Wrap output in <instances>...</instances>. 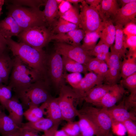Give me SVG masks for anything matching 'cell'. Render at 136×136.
Listing matches in <instances>:
<instances>
[{
	"instance_id": "14",
	"label": "cell",
	"mask_w": 136,
	"mask_h": 136,
	"mask_svg": "<svg viewBox=\"0 0 136 136\" xmlns=\"http://www.w3.org/2000/svg\"><path fill=\"white\" fill-rule=\"evenodd\" d=\"M126 92L121 85L116 84L113 86L96 106L107 109L111 107L120 100Z\"/></svg>"
},
{
	"instance_id": "45",
	"label": "cell",
	"mask_w": 136,
	"mask_h": 136,
	"mask_svg": "<svg viewBox=\"0 0 136 136\" xmlns=\"http://www.w3.org/2000/svg\"><path fill=\"white\" fill-rule=\"evenodd\" d=\"M124 26L123 31L124 34L127 36H136V25L135 23H130Z\"/></svg>"
},
{
	"instance_id": "6",
	"label": "cell",
	"mask_w": 136,
	"mask_h": 136,
	"mask_svg": "<svg viewBox=\"0 0 136 136\" xmlns=\"http://www.w3.org/2000/svg\"><path fill=\"white\" fill-rule=\"evenodd\" d=\"M57 101L61 112L62 120L67 122L73 121L78 113L74 105V101L81 99L73 88L64 85L59 89Z\"/></svg>"
},
{
	"instance_id": "16",
	"label": "cell",
	"mask_w": 136,
	"mask_h": 136,
	"mask_svg": "<svg viewBox=\"0 0 136 136\" xmlns=\"http://www.w3.org/2000/svg\"><path fill=\"white\" fill-rule=\"evenodd\" d=\"M107 110L112 121L121 123L128 120L136 121L135 112L129 111L126 108L124 99L118 105L107 108Z\"/></svg>"
},
{
	"instance_id": "27",
	"label": "cell",
	"mask_w": 136,
	"mask_h": 136,
	"mask_svg": "<svg viewBox=\"0 0 136 136\" xmlns=\"http://www.w3.org/2000/svg\"><path fill=\"white\" fill-rule=\"evenodd\" d=\"M53 125V122L51 120L43 117L35 122L22 123L20 128L28 129L38 132L41 131L44 132Z\"/></svg>"
},
{
	"instance_id": "28",
	"label": "cell",
	"mask_w": 136,
	"mask_h": 136,
	"mask_svg": "<svg viewBox=\"0 0 136 136\" xmlns=\"http://www.w3.org/2000/svg\"><path fill=\"white\" fill-rule=\"evenodd\" d=\"M121 62V77L124 79L136 72V55H126Z\"/></svg>"
},
{
	"instance_id": "34",
	"label": "cell",
	"mask_w": 136,
	"mask_h": 136,
	"mask_svg": "<svg viewBox=\"0 0 136 136\" xmlns=\"http://www.w3.org/2000/svg\"><path fill=\"white\" fill-rule=\"evenodd\" d=\"M24 116L29 121L34 122L43 117V112L40 107L31 106L24 112Z\"/></svg>"
},
{
	"instance_id": "53",
	"label": "cell",
	"mask_w": 136,
	"mask_h": 136,
	"mask_svg": "<svg viewBox=\"0 0 136 136\" xmlns=\"http://www.w3.org/2000/svg\"><path fill=\"white\" fill-rule=\"evenodd\" d=\"M121 5V7L131 3L136 2V0H118Z\"/></svg>"
},
{
	"instance_id": "18",
	"label": "cell",
	"mask_w": 136,
	"mask_h": 136,
	"mask_svg": "<svg viewBox=\"0 0 136 136\" xmlns=\"http://www.w3.org/2000/svg\"><path fill=\"white\" fill-rule=\"evenodd\" d=\"M5 109L9 113L8 116L20 128L24 116L23 108L16 96H12L7 103Z\"/></svg>"
},
{
	"instance_id": "57",
	"label": "cell",
	"mask_w": 136,
	"mask_h": 136,
	"mask_svg": "<svg viewBox=\"0 0 136 136\" xmlns=\"http://www.w3.org/2000/svg\"><path fill=\"white\" fill-rule=\"evenodd\" d=\"M4 108L2 106L0 105V113L3 111L4 109Z\"/></svg>"
},
{
	"instance_id": "24",
	"label": "cell",
	"mask_w": 136,
	"mask_h": 136,
	"mask_svg": "<svg viewBox=\"0 0 136 136\" xmlns=\"http://www.w3.org/2000/svg\"><path fill=\"white\" fill-rule=\"evenodd\" d=\"M78 113L80 136H98V129L94 123L86 115Z\"/></svg>"
},
{
	"instance_id": "5",
	"label": "cell",
	"mask_w": 136,
	"mask_h": 136,
	"mask_svg": "<svg viewBox=\"0 0 136 136\" xmlns=\"http://www.w3.org/2000/svg\"><path fill=\"white\" fill-rule=\"evenodd\" d=\"M78 112L86 115L94 123L98 129V136H107L110 132L112 120L107 108L86 106Z\"/></svg>"
},
{
	"instance_id": "61",
	"label": "cell",
	"mask_w": 136,
	"mask_h": 136,
	"mask_svg": "<svg viewBox=\"0 0 136 136\" xmlns=\"http://www.w3.org/2000/svg\"><path fill=\"white\" fill-rule=\"evenodd\" d=\"M0 83H2L0 81Z\"/></svg>"
},
{
	"instance_id": "43",
	"label": "cell",
	"mask_w": 136,
	"mask_h": 136,
	"mask_svg": "<svg viewBox=\"0 0 136 136\" xmlns=\"http://www.w3.org/2000/svg\"><path fill=\"white\" fill-rule=\"evenodd\" d=\"M135 121L128 120L122 123L124 125L128 133L131 136H136V125Z\"/></svg>"
},
{
	"instance_id": "41",
	"label": "cell",
	"mask_w": 136,
	"mask_h": 136,
	"mask_svg": "<svg viewBox=\"0 0 136 136\" xmlns=\"http://www.w3.org/2000/svg\"><path fill=\"white\" fill-rule=\"evenodd\" d=\"M125 45L127 48L129 49L127 55H136V36H127Z\"/></svg>"
},
{
	"instance_id": "1",
	"label": "cell",
	"mask_w": 136,
	"mask_h": 136,
	"mask_svg": "<svg viewBox=\"0 0 136 136\" xmlns=\"http://www.w3.org/2000/svg\"><path fill=\"white\" fill-rule=\"evenodd\" d=\"M6 39L8 47L14 56L39 73L45 80L47 56L45 52L43 50H38L24 43L16 42L11 38Z\"/></svg>"
},
{
	"instance_id": "50",
	"label": "cell",
	"mask_w": 136,
	"mask_h": 136,
	"mask_svg": "<svg viewBox=\"0 0 136 136\" xmlns=\"http://www.w3.org/2000/svg\"><path fill=\"white\" fill-rule=\"evenodd\" d=\"M7 47L6 40L0 33V53L7 51Z\"/></svg>"
},
{
	"instance_id": "25",
	"label": "cell",
	"mask_w": 136,
	"mask_h": 136,
	"mask_svg": "<svg viewBox=\"0 0 136 136\" xmlns=\"http://www.w3.org/2000/svg\"><path fill=\"white\" fill-rule=\"evenodd\" d=\"M13 62L7 51L0 53V80L2 83H8Z\"/></svg>"
},
{
	"instance_id": "33",
	"label": "cell",
	"mask_w": 136,
	"mask_h": 136,
	"mask_svg": "<svg viewBox=\"0 0 136 136\" xmlns=\"http://www.w3.org/2000/svg\"><path fill=\"white\" fill-rule=\"evenodd\" d=\"M59 14L60 17L78 26L80 21V12L77 6L72 5L67 11L63 13L59 12Z\"/></svg>"
},
{
	"instance_id": "51",
	"label": "cell",
	"mask_w": 136,
	"mask_h": 136,
	"mask_svg": "<svg viewBox=\"0 0 136 136\" xmlns=\"http://www.w3.org/2000/svg\"><path fill=\"white\" fill-rule=\"evenodd\" d=\"M101 0H85V3L90 7L96 9L97 11L99 9Z\"/></svg>"
},
{
	"instance_id": "44",
	"label": "cell",
	"mask_w": 136,
	"mask_h": 136,
	"mask_svg": "<svg viewBox=\"0 0 136 136\" xmlns=\"http://www.w3.org/2000/svg\"><path fill=\"white\" fill-rule=\"evenodd\" d=\"M102 61L96 57L92 58L85 66L87 71L95 73Z\"/></svg>"
},
{
	"instance_id": "19",
	"label": "cell",
	"mask_w": 136,
	"mask_h": 136,
	"mask_svg": "<svg viewBox=\"0 0 136 136\" xmlns=\"http://www.w3.org/2000/svg\"><path fill=\"white\" fill-rule=\"evenodd\" d=\"M43 11L47 27L52 30L60 17L58 5L55 0H45Z\"/></svg>"
},
{
	"instance_id": "58",
	"label": "cell",
	"mask_w": 136,
	"mask_h": 136,
	"mask_svg": "<svg viewBox=\"0 0 136 136\" xmlns=\"http://www.w3.org/2000/svg\"><path fill=\"white\" fill-rule=\"evenodd\" d=\"M57 3L59 5L63 1V0H55Z\"/></svg>"
},
{
	"instance_id": "47",
	"label": "cell",
	"mask_w": 136,
	"mask_h": 136,
	"mask_svg": "<svg viewBox=\"0 0 136 136\" xmlns=\"http://www.w3.org/2000/svg\"><path fill=\"white\" fill-rule=\"evenodd\" d=\"M71 4L66 0H63L58 5L59 12L63 13L68 10L72 6Z\"/></svg>"
},
{
	"instance_id": "4",
	"label": "cell",
	"mask_w": 136,
	"mask_h": 136,
	"mask_svg": "<svg viewBox=\"0 0 136 136\" xmlns=\"http://www.w3.org/2000/svg\"><path fill=\"white\" fill-rule=\"evenodd\" d=\"M46 26H36L22 31L17 36L19 42L41 51L51 41L53 35Z\"/></svg>"
},
{
	"instance_id": "26",
	"label": "cell",
	"mask_w": 136,
	"mask_h": 136,
	"mask_svg": "<svg viewBox=\"0 0 136 136\" xmlns=\"http://www.w3.org/2000/svg\"><path fill=\"white\" fill-rule=\"evenodd\" d=\"M115 26L116 29L115 44L113 47L121 58H124L128 52L125 45V39L123 31L124 28L120 25H116Z\"/></svg>"
},
{
	"instance_id": "2",
	"label": "cell",
	"mask_w": 136,
	"mask_h": 136,
	"mask_svg": "<svg viewBox=\"0 0 136 136\" xmlns=\"http://www.w3.org/2000/svg\"><path fill=\"white\" fill-rule=\"evenodd\" d=\"M49 86L45 81L40 80L13 91L23 108L27 109L30 106H38L52 97L50 94Z\"/></svg>"
},
{
	"instance_id": "39",
	"label": "cell",
	"mask_w": 136,
	"mask_h": 136,
	"mask_svg": "<svg viewBox=\"0 0 136 136\" xmlns=\"http://www.w3.org/2000/svg\"><path fill=\"white\" fill-rule=\"evenodd\" d=\"M64 77L68 83L72 87L75 88L82 78L81 73H72L69 74H64Z\"/></svg>"
},
{
	"instance_id": "15",
	"label": "cell",
	"mask_w": 136,
	"mask_h": 136,
	"mask_svg": "<svg viewBox=\"0 0 136 136\" xmlns=\"http://www.w3.org/2000/svg\"><path fill=\"white\" fill-rule=\"evenodd\" d=\"M40 107L42 109L44 115L52 121L53 125H59L62 119L57 98H51L42 104Z\"/></svg>"
},
{
	"instance_id": "35",
	"label": "cell",
	"mask_w": 136,
	"mask_h": 136,
	"mask_svg": "<svg viewBox=\"0 0 136 136\" xmlns=\"http://www.w3.org/2000/svg\"><path fill=\"white\" fill-rule=\"evenodd\" d=\"M120 83L130 92V94H136V72L121 80Z\"/></svg>"
},
{
	"instance_id": "12",
	"label": "cell",
	"mask_w": 136,
	"mask_h": 136,
	"mask_svg": "<svg viewBox=\"0 0 136 136\" xmlns=\"http://www.w3.org/2000/svg\"><path fill=\"white\" fill-rule=\"evenodd\" d=\"M104 77L92 72H89L82 78L75 87L73 89L80 98H83L85 94L96 85L103 83Z\"/></svg>"
},
{
	"instance_id": "54",
	"label": "cell",
	"mask_w": 136,
	"mask_h": 136,
	"mask_svg": "<svg viewBox=\"0 0 136 136\" xmlns=\"http://www.w3.org/2000/svg\"><path fill=\"white\" fill-rule=\"evenodd\" d=\"M54 136H69L64 131L61 129L60 130H57Z\"/></svg>"
},
{
	"instance_id": "40",
	"label": "cell",
	"mask_w": 136,
	"mask_h": 136,
	"mask_svg": "<svg viewBox=\"0 0 136 136\" xmlns=\"http://www.w3.org/2000/svg\"><path fill=\"white\" fill-rule=\"evenodd\" d=\"M109 48L108 45L100 40L94 48L88 52L90 56L96 57L98 54L103 52L109 53Z\"/></svg>"
},
{
	"instance_id": "36",
	"label": "cell",
	"mask_w": 136,
	"mask_h": 136,
	"mask_svg": "<svg viewBox=\"0 0 136 136\" xmlns=\"http://www.w3.org/2000/svg\"><path fill=\"white\" fill-rule=\"evenodd\" d=\"M12 89L9 85L0 83V103L4 109L8 101L12 98Z\"/></svg>"
},
{
	"instance_id": "52",
	"label": "cell",
	"mask_w": 136,
	"mask_h": 136,
	"mask_svg": "<svg viewBox=\"0 0 136 136\" xmlns=\"http://www.w3.org/2000/svg\"><path fill=\"white\" fill-rule=\"evenodd\" d=\"M3 136H22L21 130L19 129Z\"/></svg>"
},
{
	"instance_id": "17",
	"label": "cell",
	"mask_w": 136,
	"mask_h": 136,
	"mask_svg": "<svg viewBox=\"0 0 136 136\" xmlns=\"http://www.w3.org/2000/svg\"><path fill=\"white\" fill-rule=\"evenodd\" d=\"M85 34L84 31L79 28L64 33L53 34L51 40L72 45L78 46L81 45L80 42Z\"/></svg>"
},
{
	"instance_id": "55",
	"label": "cell",
	"mask_w": 136,
	"mask_h": 136,
	"mask_svg": "<svg viewBox=\"0 0 136 136\" xmlns=\"http://www.w3.org/2000/svg\"><path fill=\"white\" fill-rule=\"evenodd\" d=\"M70 3L74 4L75 6H77L78 4L79 3H81L84 0H66Z\"/></svg>"
},
{
	"instance_id": "23",
	"label": "cell",
	"mask_w": 136,
	"mask_h": 136,
	"mask_svg": "<svg viewBox=\"0 0 136 136\" xmlns=\"http://www.w3.org/2000/svg\"><path fill=\"white\" fill-rule=\"evenodd\" d=\"M103 21V25L99 33L100 40L110 47L115 40L116 34L115 26L110 18Z\"/></svg>"
},
{
	"instance_id": "48",
	"label": "cell",
	"mask_w": 136,
	"mask_h": 136,
	"mask_svg": "<svg viewBox=\"0 0 136 136\" xmlns=\"http://www.w3.org/2000/svg\"><path fill=\"white\" fill-rule=\"evenodd\" d=\"M59 126V125H53L50 129L44 132V134L41 136H54Z\"/></svg>"
},
{
	"instance_id": "37",
	"label": "cell",
	"mask_w": 136,
	"mask_h": 136,
	"mask_svg": "<svg viewBox=\"0 0 136 136\" xmlns=\"http://www.w3.org/2000/svg\"><path fill=\"white\" fill-rule=\"evenodd\" d=\"M10 4L21 6H26L29 7L39 8L42 5H44L45 0H15L8 1Z\"/></svg>"
},
{
	"instance_id": "49",
	"label": "cell",
	"mask_w": 136,
	"mask_h": 136,
	"mask_svg": "<svg viewBox=\"0 0 136 136\" xmlns=\"http://www.w3.org/2000/svg\"><path fill=\"white\" fill-rule=\"evenodd\" d=\"M22 131V136H40L38 132L27 128H20Z\"/></svg>"
},
{
	"instance_id": "42",
	"label": "cell",
	"mask_w": 136,
	"mask_h": 136,
	"mask_svg": "<svg viewBox=\"0 0 136 136\" xmlns=\"http://www.w3.org/2000/svg\"><path fill=\"white\" fill-rule=\"evenodd\" d=\"M111 129L113 133L117 136H124L127 132L122 123L112 120Z\"/></svg>"
},
{
	"instance_id": "31",
	"label": "cell",
	"mask_w": 136,
	"mask_h": 136,
	"mask_svg": "<svg viewBox=\"0 0 136 136\" xmlns=\"http://www.w3.org/2000/svg\"><path fill=\"white\" fill-rule=\"evenodd\" d=\"M78 28L76 25L59 17L51 30L54 34H56L65 33Z\"/></svg>"
},
{
	"instance_id": "60",
	"label": "cell",
	"mask_w": 136,
	"mask_h": 136,
	"mask_svg": "<svg viewBox=\"0 0 136 136\" xmlns=\"http://www.w3.org/2000/svg\"><path fill=\"white\" fill-rule=\"evenodd\" d=\"M127 136H130V135H127Z\"/></svg>"
},
{
	"instance_id": "3",
	"label": "cell",
	"mask_w": 136,
	"mask_h": 136,
	"mask_svg": "<svg viewBox=\"0 0 136 136\" xmlns=\"http://www.w3.org/2000/svg\"><path fill=\"white\" fill-rule=\"evenodd\" d=\"M7 5V15L14 19L22 31L36 26L47 27L43 11L39 8L10 4Z\"/></svg>"
},
{
	"instance_id": "13",
	"label": "cell",
	"mask_w": 136,
	"mask_h": 136,
	"mask_svg": "<svg viewBox=\"0 0 136 136\" xmlns=\"http://www.w3.org/2000/svg\"><path fill=\"white\" fill-rule=\"evenodd\" d=\"M136 2L131 3L120 8L111 19L115 25L123 26L131 22H136Z\"/></svg>"
},
{
	"instance_id": "38",
	"label": "cell",
	"mask_w": 136,
	"mask_h": 136,
	"mask_svg": "<svg viewBox=\"0 0 136 136\" xmlns=\"http://www.w3.org/2000/svg\"><path fill=\"white\" fill-rule=\"evenodd\" d=\"M61 129L69 136H80V129L78 121L68 122Z\"/></svg>"
},
{
	"instance_id": "56",
	"label": "cell",
	"mask_w": 136,
	"mask_h": 136,
	"mask_svg": "<svg viewBox=\"0 0 136 136\" xmlns=\"http://www.w3.org/2000/svg\"><path fill=\"white\" fill-rule=\"evenodd\" d=\"M5 2V1L4 0H0V16L2 10V8L3 5Z\"/></svg>"
},
{
	"instance_id": "7",
	"label": "cell",
	"mask_w": 136,
	"mask_h": 136,
	"mask_svg": "<svg viewBox=\"0 0 136 136\" xmlns=\"http://www.w3.org/2000/svg\"><path fill=\"white\" fill-rule=\"evenodd\" d=\"M61 55L55 52L50 55L47 54L46 65V81L59 89L64 85V69Z\"/></svg>"
},
{
	"instance_id": "46",
	"label": "cell",
	"mask_w": 136,
	"mask_h": 136,
	"mask_svg": "<svg viewBox=\"0 0 136 136\" xmlns=\"http://www.w3.org/2000/svg\"><path fill=\"white\" fill-rule=\"evenodd\" d=\"M108 69V66L106 63L105 61H102L95 73L104 78L107 72Z\"/></svg>"
},
{
	"instance_id": "59",
	"label": "cell",
	"mask_w": 136,
	"mask_h": 136,
	"mask_svg": "<svg viewBox=\"0 0 136 136\" xmlns=\"http://www.w3.org/2000/svg\"><path fill=\"white\" fill-rule=\"evenodd\" d=\"M107 136H113L112 132H110Z\"/></svg>"
},
{
	"instance_id": "9",
	"label": "cell",
	"mask_w": 136,
	"mask_h": 136,
	"mask_svg": "<svg viewBox=\"0 0 136 136\" xmlns=\"http://www.w3.org/2000/svg\"><path fill=\"white\" fill-rule=\"evenodd\" d=\"M55 52L85 66L92 58L81 45L74 46L56 42L54 44Z\"/></svg>"
},
{
	"instance_id": "11",
	"label": "cell",
	"mask_w": 136,
	"mask_h": 136,
	"mask_svg": "<svg viewBox=\"0 0 136 136\" xmlns=\"http://www.w3.org/2000/svg\"><path fill=\"white\" fill-rule=\"evenodd\" d=\"M35 82L24 67L13 65L8 85L12 90L19 89Z\"/></svg>"
},
{
	"instance_id": "20",
	"label": "cell",
	"mask_w": 136,
	"mask_h": 136,
	"mask_svg": "<svg viewBox=\"0 0 136 136\" xmlns=\"http://www.w3.org/2000/svg\"><path fill=\"white\" fill-rule=\"evenodd\" d=\"M113 86L105 84L96 85L85 94L83 100L87 103L96 106L111 89Z\"/></svg>"
},
{
	"instance_id": "21",
	"label": "cell",
	"mask_w": 136,
	"mask_h": 136,
	"mask_svg": "<svg viewBox=\"0 0 136 136\" xmlns=\"http://www.w3.org/2000/svg\"><path fill=\"white\" fill-rule=\"evenodd\" d=\"M22 31L14 19L7 15L0 21V33L5 39L11 38L13 36H17Z\"/></svg>"
},
{
	"instance_id": "10",
	"label": "cell",
	"mask_w": 136,
	"mask_h": 136,
	"mask_svg": "<svg viewBox=\"0 0 136 136\" xmlns=\"http://www.w3.org/2000/svg\"><path fill=\"white\" fill-rule=\"evenodd\" d=\"M111 52L108 65V69L104 78L105 84L113 86L117 84L121 78V59L119 54L111 46Z\"/></svg>"
},
{
	"instance_id": "29",
	"label": "cell",
	"mask_w": 136,
	"mask_h": 136,
	"mask_svg": "<svg viewBox=\"0 0 136 136\" xmlns=\"http://www.w3.org/2000/svg\"><path fill=\"white\" fill-rule=\"evenodd\" d=\"M20 128L3 111L0 113V133L2 136Z\"/></svg>"
},
{
	"instance_id": "22",
	"label": "cell",
	"mask_w": 136,
	"mask_h": 136,
	"mask_svg": "<svg viewBox=\"0 0 136 136\" xmlns=\"http://www.w3.org/2000/svg\"><path fill=\"white\" fill-rule=\"evenodd\" d=\"M120 8L117 0H101L98 10L101 19H111L116 15Z\"/></svg>"
},
{
	"instance_id": "30",
	"label": "cell",
	"mask_w": 136,
	"mask_h": 136,
	"mask_svg": "<svg viewBox=\"0 0 136 136\" xmlns=\"http://www.w3.org/2000/svg\"><path fill=\"white\" fill-rule=\"evenodd\" d=\"M62 59L64 69L72 73H79L85 74L87 73L86 66L66 56H62Z\"/></svg>"
},
{
	"instance_id": "8",
	"label": "cell",
	"mask_w": 136,
	"mask_h": 136,
	"mask_svg": "<svg viewBox=\"0 0 136 136\" xmlns=\"http://www.w3.org/2000/svg\"><path fill=\"white\" fill-rule=\"evenodd\" d=\"M81 3L79 27L83 29L85 33L101 31L104 23L98 11L87 4L84 0Z\"/></svg>"
},
{
	"instance_id": "32",
	"label": "cell",
	"mask_w": 136,
	"mask_h": 136,
	"mask_svg": "<svg viewBox=\"0 0 136 136\" xmlns=\"http://www.w3.org/2000/svg\"><path fill=\"white\" fill-rule=\"evenodd\" d=\"M100 31H96L85 33L83 39L82 47L88 51L92 49L100 38L99 33Z\"/></svg>"
}]
</instances>
